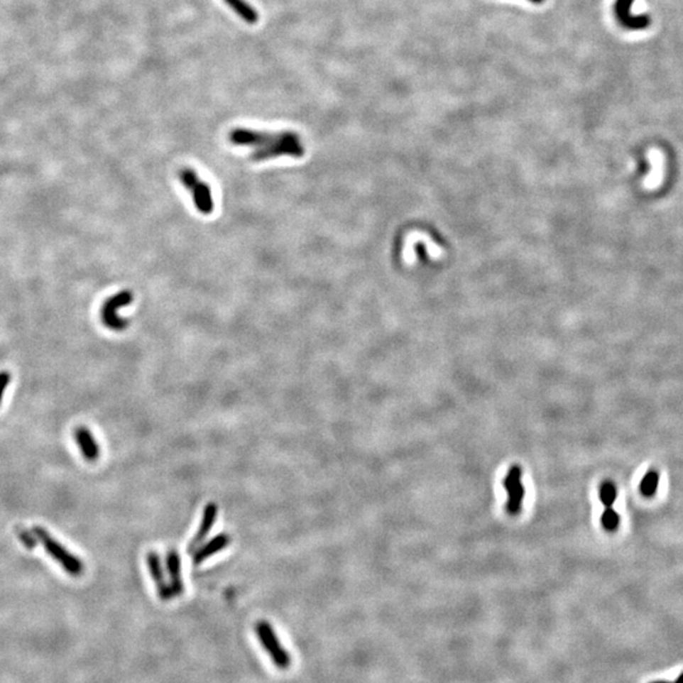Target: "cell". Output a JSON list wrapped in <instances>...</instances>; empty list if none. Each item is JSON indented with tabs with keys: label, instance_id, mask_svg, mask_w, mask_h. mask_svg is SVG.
I'll return each instance as SVG.
<instances>
[{
	"label": "cell",
	"instance_id": "6da1fadb",
	"mask_svg": "<svg viewBox=\"0 0 683 683\" xmlns=\"http://www.w3.org/2000/svg\"><path fill=\"white\" fill-rule=\"evenodd\" d=\"M228 138L232 145L252 148L251 158L256 163L283 156L301 158L305 155V147L299 134L293 131L273 133L248 128H234L229 132Z\"/></svg>",
	"mask_w": 683,
	"mask_h": 683
},
{
	"label": "cell",
	"instance_id": "7a4b0ae2",
	"mask_svg": "<svg viewBox=\"0 0 683 683\" xmlns=\"http://www.w3.org/2000/svg\"><path fill=\"white\" fill-rule=\"evenodd\" d=\"M255 633L258 642H260L261 647L265 650V653L268 655V658L273 662V666L276 667L280 671L289 670L291 663H293V658H291L289 650L283 645V643L280 640L278 633L273 629V626L266 620H260V621L256 623Z\"/></svg>",
	"mask_w": 683,
	"mask_h": 683
},
{
	"label": "cell",
	"instance_id": "3957f363",
	"mask_svg": "<svg viewBox=\"0 0 683 683\" xmlns=\"http://www.w3.org/2000/svg\"><path fill=\"white\" fill-rule=\"evenodd\" d=\"M32 532L35 534V538L41 542V545H43V548L46 550L47 553L53 557V559L58 562L61 567L64 568L66 574L74 576V577H79L84 574V571H85L84 562L66 550L61 543H58L56 539H53V535H50L46 529L35 525L32 529Z\"/></svg>",
	"mask_w": 683,
	"mask_h": 683
},
{
	"label": "cell",
	"instance_id": "277c9868",
	"mask_svg": "<svg viewBox=\"0 0 683 683\" xmlns=\"http://www.w3.org/2000/svg\"><path fill=\"white\" fill-rule=\"evenodd\" d=\"M180 182L185 186L186 190L190 192L195 208L204 215H210L214 212V197L210 186L199 177L194 168H180Z\"/></svg>",
	"mask_w": 683,
	"mask_h": 683
},
{
	"label": "cell",
	"instance_id": "5b68a950",
	"mask_svg": "<svg viewBox=\"0 0 683 683\" xmlns=\"http://www.w3.org/2000/svg\"><path fill=\"white\" fill-rule=\"evenodd\" d=\"M419 244L423 246L429 258L439 261L444 258L446 251L439 244L433 241V238L428 233L423 231H411L404 238V244L401 248V260L408 267H412L417 261V247Z\"/></svg>",
	"mask_w": 683,
	"mask_h": 683
},
{
	"label": "cell",
	"instance_id": "8992f818",
	"mask_svg": "<svg viewBox=\"0 0 683 683\" xmlns=\"http://www.w3.org/2000/svg\"><path fill=\"white\" fill-rule=\"evenodd\" d=\"M133 301V294L128 290L118 293L105 301L104 307L102 309V320L106 328L114 332H122L127 329L128 320L118 317V310L127 307Z\"/></svg>",
	"mask_w": 683,
	"mask_h": 683
},
{
	"label": "cell",
	"instance_id": "52a82bcc",
	"mask_svg": "<svg viewBox=\"0 0 683 683\" xmlns=\"http://www.w3.org/2000/svg\"><path fill=\"white\" fill-rule=\"evenodd\" d=\"M504 488L508 492V513L511 515L519 514L525 496V488L521 482V469L518 464L510 467L508 475L505 476Z\"/></svg>",
	"mask_w": 683,
	"mask_h": 683
},
{
	"label": "cell",
	"instance_id": "ba28073f",
	"mask_svg": "<svg viewBox=\"0 0 683 683\" xmlns=\"http://www.w3.org/2000/svg\"><path fill=\"white\" fill-rule=\"evenodd\" d=\"M147 568H148L151 579H153L156 585L157 595L160 597V600L168 601L175 599L171 587L166 581V571L163 569L161 557L158 556L156 552H150L147 554Z\"/></svg>",
	"mask_w": 683,
	"mask_h": 683
},
{
	"label": "cell",
	"instance_id": "9c48e42d",
	"mask_svg": "<svg viewBox=\"0 0 683 683\" xmlns=\"http://www.w3.org/2000/svg\"><path fill=\"white\" fill-rule=\"evenodd\" d=\"M634 0H615L614 13L615 17L624 28L630 31H642L648 28L650 26V17L649 16H633L631 14V6Z\"/></svg>",
	"mask_w": 683,
	"mask_h": 683
},
{
	"label": "cell",
	"instance_id": "30bf717a",
	"mask_svg": "<svg viewBox=\"0 0 683 683\" xmlns=\"http://www.w3.org/2000/svg\"><path fill=\"white\" fill-rule=\"evenodd\" d=\"M217 518H218V506L214 503H209L204 509L203 518H202V523L199 525L197 534L192 537V542L189 543V547H187V552L190 554H192L200 545H203L204 540L207 539L210 530L214 527Z\"/></svg>",
	"mask_w": 683,
	"mask_h": 683
},
{
	"label": "cell",
	"instance_id": "8fae6325",
	"mask_svg": "<svg viewBox=\"0 0 683 683\" xmlns=\"http://www.w3.org/2000/svg\"><path fill=\"white\" fill-rule=\"evenodd\" d=\"M166 574L170 579L168 585L171 587L175 599L184 595L185 585H184L182 572H181V559L176 550H168L166 556Z\"/></svg>",
	"mask_w": 683,
	"mask_h": 683
},
{
	"label": "cell",
	"instance_id": "7c38bea8",
	"mask_svg": "<svg viewBox=\"0 0 683 683\" xmlns=\"http://www.w3.org/2000/svg\"><path fill=\"white\" fill-rule=\"evenodd\" d=\"M231 543V537L228 534H218L217 537L210 539L208 543L202 545L192 554L194 564H202L203 562L209 559L210 557L219 553L220 550H226V547Z\"/></svg>",
	"mask_w": 683,
	"mask_h": 683
},
{
	"label": "cell",
	"instance_id": "4fadbf2b",
	"mask_svg": "<svg viewBox=\"0 0 683 683\" xmlns=\"http://www.w3.org/2000/svg\"><path fill=\"white\" fill-rule=\"evenodd\" d=\"M75 439L79 449L82 451V457L89 462H94L100 456V448L98 442L94 438L93 433L87 427H79L75 429Z\"/></svg>",
	"mask_w": 683,
	"mask_h": 683
},
{
	"label": "cell",
	"instance_id": "5bb4252c",
	"mask_svg": "<svg viewBox=\"0 0 683 683\" xmlns=\"http://www.w3.org/2000/svg\"><path fill=\"white\" fill-rule=\"evenodd\" d=\"M226 6L232 9L233 12L237 14L238 17L242 18L246 23L256 24L258 22V13L255 8L249 6L244 0H223Z\"/></svg>",
	"mask_w": 683,
	"mask_h": 683
},
{
	"label": "cell",
	"instance_id": "9a60e30c",
	"mask_svg": "<svg viewBox=\"0 0 683 683\" xmlns=\"http://www.w3.org/2000/svg\"><path fill=\"white\" fill-rule=\"evenodd\" d=\"M660 472L655 471V469H650L643 477L642 482H640V492L647 498L655 496V493L660 486Z\"/></svg>",
	"mask_w": 683,
	"mask_h": 683
},
{
	"label": "cell",
	"instance_id": "2e32d148",
	"mask_svg": "<svg viewBox=\"0 0 683 683\" xmlns=\"http://www.w3.org/2000/svg\"><path fill=\"white\" fill-rule=\"evenodd\" d=\"M616 498H618V488L615 486L614 482H611V481L602 482L601 487H600V500H601L602 505L605 506V509L613 508Z\"/></svg>",
	"mask_w": 683,
	"mask_h": 683
},
{
	"label": "cell",
	"instance_id": "e0dca14e",
	"mask_svg": "<svg viewBox=\"0 0 683 683\" xmlns=\"http://www.w3.org/2000/svg\"><path fill=\"white\" fill-rule=\"evenodd\" d=\"M601 524L605 530L615 532L620 525V515L615 511L614 508L603 510L601 515Z\"/></svg>",
	"mask_w": 683,
	"mask_h": 683
},
{
	"label": "cell",
	"instance_id": "ac0fdd59",
	"mask_svg": "<svg viewBox=\"0 0 683 683\" xmlns=\"http://www.w3.org/2000/svg\"><path fill=\"white\" fill-rule=\"evenodd\" d=\"M18 538L19 540L26 545L27 550H33L35 545H37V538L35 537L33 532L31 533L27 529H23V528H17Z\"/></svg>",
	"mask_w": 683,
	"mask_h": 683
},
{
	"label": "cell",
	"instance_id": "d6986e66",
	"mask_svg": "<svg viewBox=\"0 0 683 683\" xmlns=\"http://www.w3.org/2000/svg\"><path fill=\"white\" fill-rule=\"evenodd\" d=\"M11 381H12V375L8 371H1L0 372V404H1L4 393H6V388H8Z\"/></svg>",
	"mask_w": 683,
	"mask_h": 683
},
{
	"label": "cell",
	"instance_id": "ffe728a7",
	"mask_svg": "<svg viewBox=\"0 0 683 683\" xmlns=\"http://www.w3.org/2000/svg\"><path fill=\"white\" fill-rule=\"evenodd\" d=\"M652 683H683V673H681V674L678 676L677 679H676L674 682H666V681H655V682H652Z\"/></svg>",
	"mask_w": 683,
	"mask_h": 683
},
{
	"label": "cell",
	"instance_id": "44dd1931",
	"mask_svg": "<svg viewBox=\"0 0 683 683\" xmlns=\"http://www.w3.org/2000/svg\"><path fill=\"white\" fill-rule=\"evenodd\" d=\"M529 1L533 3V4H543L545 3V0H529Z\"/></svg>",
	"mask_w": 683,
	"mask_h": 683
}]
</instances>
